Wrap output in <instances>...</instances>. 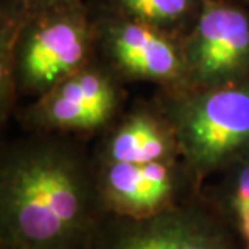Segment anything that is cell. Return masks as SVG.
Segmentation results:
<instances>
[{
  "label": "cell",
  "mask_w": 249,
  "mask_h": 249,
  "mask_svg": "<svg viewBox=\"0 0 249 249\" xmlns=\"http://www.w3.org/2000/svg\"><path fill=\"white\" fill-rule=\"evenodd\" d=\"M89 139L26 133L0 156V249H89L106 211Z\"/></svg>",
  "instance_id": "6da1fadb"
},
{
  "label": "cell",
  "mask_w": 249,
  "mask_h": 249,
  "mask_svg": "<svg viewBox=\"0 0 249 249\" xmlns=\"http://www.w3.org/2000/svg\"><path fill=\"white\" fill-rule=\"evenodd\" d=\"M154 99L170 120L185 160L204 186L233 163L249 157V79Z\"/></svg>",
  "instance_id": "7a4b0ae2"
},
{
  "label": "cell",
  "mask_w": 249,
  "mask_h": 249,
  "mask_svg": "<svg viewBox=\"0 0 249 249\" xmlns=\"http://www.w3.org/2000/svg\"><path fill=\"white\" fill-rule=\"evenodd\" d=\"M97 58L92 10L71 0L28 12L15 49L19 99H36Z\"/></svg>",
  "instance_id": "3957f363"
},
{
  "label": "cell",
  "mask_w": 249,
  "mask_h": 249,
  "mask_svg": "<svg viewBox=\"0 0 249 249\" xmlns=\"http://www.w3.org/2000/svg\"><path fill=\"white\" fill-rule=\"evenodd\" d=\"M91 10L97 58L120 81L154 84L163 92L188 88L183 37L129 18L101 0Z\"/></svg>",
  "instance_id": "277c9868"
},
{
  "label": "cell",
  "mask_w": 249,
  "mask_h": 249,
  "mask_svg": "<svg viewBox=\"0 0 249 249\" xmlns=\"http://www.w3.org/2000/svg\"><path fill=\"white\" fill-rule=\"evenodd\" d=\"M126 106V84L96 58L51 91L19 107L15 117L26 133H60L94 139Z\"/></svg>",
  "instance_id": "5b68a950"
},
{
  "label": "cell",
  "mask_w": 249,
  "mask_h": 249,
  "mask_svg": "<svg viewBox=\"0 0 249 249\" xmlns=\"http://www.w3.org/2000/svg\"><path fill=\"white\" fill-rule=\"evenodd\" d=\"M89 249H240L201 193L149 217L106 213Z\"/></svg>",
  "instance_id": "8992f818"
},
{
  "label": "cell",
  "mask_w": 249,
  "mask_h": 249,
  "mask_svg": "<svg viewBox=\"0 0 249 249\" xmlns=\"http://www.w3.org/2000/svg\"><path fill=\"white\" fill-rule=\"evenodd\" d=\"M188 88L249 79V8L231 0H204L183 36Z\"/></svg>",
  "instance_id": "52a82bcc"
},
{
  "label": "cell",
  "mask_w": 249,
  "mask_h": 249,
  "mask_svg": "<svg viewBox=\"0 0 249 249\" xmlns=\"http://www.w3.org/2000/svg\"><path fill=\"white\" fill-rule=\"evenodd\" d=\"M94 163H151L185 159L170 120L154 99H138L91 146Z\"/></svg>",
  "instance_id": "ba28073f"
},
{
  "label": "cell",
  "mask_w": 249,
  "mask_h": 249,
  "mask_svg": "<svg viewBox=\"0 0 249 249\" xmlns=\"http://www.w3.org/2000/svg\"><path fill=\"white\" fill-rule=\"evenodd\" d=\"M201 196L240 249H249V157L204 183Z\"/></svg>",
  "instance_id": "9c48e42d"
},
{
  "label": "cell",
  "mask_w": 249,
  "mask_h": 249,
  "mask_svg": "<svg viewBox=\"0 0 249 249\" xmlns=\"http://www.w3.org/2000/svg\"><path fill=\"white\" fill-rule=\"evenodd\" d=\"M129 18L183 37L201 13L204 0H101Z\"/></svg>",
  "instance_id": "30bf717a"
},
{
  "label": "cell",
  "mask_w": 249,
  "mask_h": 249,
  "mask_svg": "<svg viewBox=\"0 0 249 249\" xmlns=\"http://www.w3.org/2000/svg\"><path fill=\"white\" fill-rule=\"evenodd\" d=\"M28 10L18 0H0V123L10 122L19 108L13 78L15 49Z\"/></svg>",
  "instance_id": "8fae6325"
},
{
  "label": "cell",
  "mask_w": 249,
  "mask_h": 249,
  "mask_svg": "<svg viewBox=\"0 0 249 249\" xmlns=\"http://www.w3.org/2000/svg\"><path fill=\"white\" fill-rule=\"evenodd\" d=\"M18 2L21 3L28 12H34V10L46 8V7H51V5H57L63 2H71V0H18Z\"/></svg>",
  "instance_id": "7c38bea8"
},
{
  "label": "cell",
  "mask_w": 249,
  "mask_h": 249,
  "mask_svg": "<svg viewBox=\"0 0 249 249\" xmlns=\"http://www.w3.org/2000/svg\"><path fill=\"white\" fill-rule=\"evenodd\" d=\"M231 2H236V3L243 5V7H248L249 8V0H231Z\"/></svg>",
  "instance_id": "4fadbf2b"
}]
</instances>
